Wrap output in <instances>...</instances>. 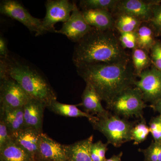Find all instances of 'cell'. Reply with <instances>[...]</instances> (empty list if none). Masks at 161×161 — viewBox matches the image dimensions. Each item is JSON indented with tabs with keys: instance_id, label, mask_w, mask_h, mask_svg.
<instances>
[{
	"instance_id": "1",
	"label": "cell",
	"mask_w": 161,
	"mask_h": 161,
	"mask_svg": "<svg viewBox=\"0 0 161 161\" xmlns=\"http://www.w3.org/2000/svg\"><path fill=\"white\" fill-rule=\"evenodd\" d=\"M78 75L92 85L102 100L108 106L136 81V73L131 61L121 64L98 63L76 66Z\"/></svg>"
},
{
	"instance_id": "2",
	"label": "cell",
	"mask_w": 161,
	"mask_h": 161,
	"mask_svg": "<svg viewBox=\"0 0 161 161\" xmlns=\"http://www.w3.org/2000/svg\"><path fill=\"white\" fill-rule=\"evenodd\" d=\"M73 60L75 66L98 63L121 64L130 61L113 30L94 28L76 43Z\"/></svg>"
},
{
	"instance_id": "3",
	"label": "cell",
	"mask_w": 161,
	"mask_h": 161,
	"mask_svg": "<svg viewBox=\"0 0 161 161\" xmlns=\"http://www.w3.org/2000/svg\"><path fill=\"white\" fill-rule=\"evenodd\" d=\"M7 75L17 82L31 98L46 104L47 107L57 100V95L41 74L14 59H6Z\"/></svg>"
},
{
	"instance_id": "4",
	"label": "cell",
	"mask_w": 161,
	"mask_h": 161,
	"mask_svg": "<svg viewBox=\"0 0 161 161\" xmlns=\"http://www.w3.org/2000/svg\"><path fill=\"white\" fill-rule=\"evenodd\" d=\"M95 130L105 136L108 143L115 147L132 141L131 132L134 125L118 115L110 113L101 116H95L90 121Z\"/></svg>"
},
{
	"instance_id": "5",
	"label": "cell",
	"mask_w": 161,
	"mask_h": 161,
	"mask_svg": "<svg viewBox=\"0 0 161 161\" xmlns=\"http://www.w3.org/2000/svg\"><path fill=\"white\" fill-rule=\"evenodd\" d=\"M146 107L142 95L136 87L124 91L108 106L118 116L138 118L142 117L143 110Z\"/></svg>"
},
{
	"instance_id": "6",
	"label": "cell",
	"mask_w": 161,
	"mask_h": 161,
	"mask_svg": "<svg viewBox=\"0 0 161 161\" xmlns=\"http://www.w3.org/2000/svg\"><path fill=\"white\" fill-rule=\"evenodd\" d=\"M0 12L19 21L27 27L30 31L35 32L36 36L46 32L42 25V20L34 17L28 10L17 1L4 0L0 4Z\"/></svg>"
},
{
	"instance_id": "7",
	"label": "cell",
	"mask_w": 161,
	"mask_h": 161,
	"mask_svg": "<svg viewBox=\"0 0 161 161\" xmlns=\"http://www.w3.org/2000/svg\"><path fill=\"white\" fill-rule=\"evenodd\" d=\"M31 98L14 79L8 76L0 81V109L23 108Z\"/></svg>"
},
{
	"instance_id": "8",
	"label": "cell",
	"mask_w": 161,
	"mask_h": 161,
	"mask_svg": "<svg viewBox=\"0 0 161 161\" xmlns=\"http://www.w3.org/2000/svg\"><path fill=\"white\" fill-rule=\"evenodd\" d=\"M76 4L68 0H48L45 3L46 13L42 20L45 31L54 32V25L58 22H66L69 19Z\"/></svg>"
},
{
	"instance_id": "9",
	"label": "cell",
	"mask_w": 161,
	"mask_h": 161,
	"mask_svg": "<svg viewBox=\"0 0 161 161\" xmlns=\"http://www.w3.org/2000/svg\"><path fill=\"white\" fill-rule=\"evenodd\" d=\"M134 85L141 91L144 101L152 103L161 98V71L153 66L143 71Z\"/></svg>"
},
{
	"instance_id": "10",
	"label": "cell",
	"mask_w": 161,
	"mask_h": 161,
	"mask_svg": "<svg viewBox=\"0 0 161 161\" xmlns=\"http://www.w3.org/2000/svg\"><path fill=\"white\" fill-rule=\"evenodd\" d=\"M94 28L88 24L82 12L79 10L76 5L69 19L56 32L65 35L73 42L77 43Z\"/></svg>"
},
{
	"instance_id": "11",
	"label": "cell",
	"mask_w": 161,
	"mask_h": 161,
	"mask_svg": "<svg viewBox=\"0 0 161 161\" xmlns=\"http://www.w3.org/2000/svg\"><path fill=\"white\" fill-rule=\"evenodd\" d=\"M158 1L119 0L114 12L118 15H130L143 23H148L152 16L153 7Z\"/></svg>"
},
{
	"instance_id": "12",
	"label": "cell",
	"mask_w": 161,
	"mask_h": 161,
	"mask_svg": "<svg viewBox=\"0 0 161 161\" xmlns=\"http://www.w3.org/2000/svg\"><path fill=\"white\" fill-rule=\"evenodd\" d=\"M42 132L32 128H25L10 135L12 141L33 157L39 159V144Z\"/></svg>"
},
{
	"instance_id": "13",
	"label": "cell",
	"mask_w": 161,
	"mask_h": 161,
	"mask_svg": "<svg viewBox=\"0 0 161 161\" xmlns=\"http://www.w3.org/2000/svg\"><path fill=\"white\" fill-rule=\"evenodd\" d=\"M39 159L68 161L64 145H61L42 132L39 141Z\"/></svg>"
},
{
	"instance_id": "14",
	"label": "cell",
	"mask_w": 161,
	"mask_h": 161,
	"mask_svg": "<svg viewBox=\"0 0 161 161\" xmlns=\"http://www.w3.org/2000/svg\"><path fill=\"white\" fill-rule=\"evenodd\" d=\"M46 104L34 98H31L23 106L25 128H32L42 132L43 114Z\"/></svg>"
},
{
	"instance_id": "15",
	"label": "cell",
	"mask_w": 161,
	"mask_h": 161,
	"mask_svg": "<svg viewBox=\"0 0 161 161\" xmlns=\"http://www.w3.org/2000/svg\"><path fill=\"white\" fill-rule=\"evenodd\" d=\"M85 19L90 26L101 31L113 30L115 20L111 12L102 9L83 10Z\"/></svg>"
},
{
	"instance_id": "16",
	"label": "cell",
	"mask_w": 161,
	"mask_h": 161,
	"mask_svg": "<svg viewBox=\"0 0 161 161\" xmlns=\"http://www.w3.org/2000/svg\"><path fill=\"white\" fill-rule=\"evenodd\" d=\"M81 99L80 105L83 107L85 112L88 114L92 115L95 114L97 116H101L109 113L103 106L100 96L89 83H86Z\"/></svg>"
},
{
	"instance_id": "17",
	"label": "cell",
	"mask_w": 161,
	"mask_h": 161,
	"mask_svg": "<svg viewBox=\"0 0 161 161\" xmlns=\"http://www.w3.org/2000/svg\"><path fill=\"white\" fill-rule=\"evenodd\" d=\"M93 136L69 145H64L68 161H92L90 149Z\"/></svg>"
},
{
	"instance_id": "18",
	"label": "cell",
	"mask_w": 161,
	"mask_h": 161,
	"mask_svg": "<svg viewBox=\"0 0 161 161\" xmlns=\"http://www.w3.org/2000/svg\"><path fill=\"white\" fill-rule=\"evenodd\" d=\"M23 108L0 109V119L5 123L10 135L25 128Z\"/></svg>"
},
{
	"instance_id": "19",
	"label": "cell",
	"mask_w": 161,
	"mask_h": 161,
	"mask_svg": "<svg viewBox=\"0 0 161 161\" xmlns=\"http://www.w3.org/2000/svg\"><path fill=\"white\" fill-rule=\"evenodd\" d=\"M0 161H36L31 155L11 141L0 149Z\"/></svg>"
},
{
	"instance_id": "20",
	"label": "cell",
	"mask_w": 161,
	"mask_h": 161,
	"mask_svg": "<svg viewBox=\"0 0 161 161\" xmlns=\"http://www.w3.org/2000/svg\"><path fill=\"white\" fill-rule=\"evenodd\" d=\"M47 108L58 115L73 118L86 117L90 122L94 119L95 117L94 115L81 111L76 105L62 103L57 100L52 102Z\"/></svg>"
},
{
	"instance_id": "21",
	"label": "cell",
	"mask_w": 161,
	"mask_h": 161,
	"mask_svg": "<svg viewBox=\"0 0 161 161\" xmlns=\"http://www.w3.org/2000/svg\"><path fill=\"white\" fill-rule=\"evenodd\" d=\"M136 32L137 47L149 53L156 41L153 30L150 26L142 25Z\"/></svg>"
},
{
	"instance_id": "22",
	"label": "cell",
	"mask_w": 161,
	"mask_h": 161,
	"mask_svg": "<svg viewBox=\"0 0 161 161\" xmlns=\"http://www.w3.org/2000/svg\"><path fill=\"white\" fill-rule=\"evenodd\" d=\"M142 21L130 15L118 14L115 20V27L119 32H136L142 25Z\"/></svg>"
},
{
	"instance_id": "23",
	"label": "cell",
	"mask_w": 161,
	"mask_h": 161,
	"mask_svg": "<svg viewBox=\"0 0 161 161\" xmlns=\"http://www.w3.org/2000/svg\"><path fill=\"white\" fill-rule=\"evenodd\" d=\"M148 53L144 50L136 47L132 53V64L136 75L139 76L143 71L148 68L151 62Z\"/></svg>"
},
{
	"instance_id": "24",
	"label": "cell",
	"mask_w": 161,
	"mask_h": 161,
	"mask_svg": "<svg viewBox=\"0 0 161 161\" xmlns=\"http://www.w3.org/2000/svg\"><path fill=\"white\" fill-rule=\"evenodd\" d=\"M119 0H82L79 6L83 10L102 9L114 11Z\"/></svg>"
},
{
	"instance_id": "25",
	"label": "cell",
	"mask_w": 161,
	"mask_h": 161,
	"mask_svg": "<svg viewBox=\"0 0 161 161\" xmlns=\"http://www.w3.org/2000/svg\"><path fill=\"white\" fill-rule=\"evenodd\" d=\"M150 133L149 127L147 125L144 119L140 123L135 125L132 128L131 132L132 141L134 145H138L146 140Z\"/></svg>"
},
{
	"instance_id": "26",
	"label": "cell",
	"mask_w": 161,
	"mask_h": 161,
	"mask_svg": "<svg viewBox=\"0 0 161 161\" xmlns=\"http://www.w3.org/2000/svg\"><path fill=\"white\" fill-rule=\"evenodd\" d=\"M148 23L155 36H161V1H158L153 7L152 16Z\"/></svg>"
},
{
	"instance_id": "27",
	"label": "cell",
	"mask_w": 161,
	"mask_h": 161,
	"mask_svg": "<svg viewBox=\"0 0 161 161\" xmlns=\"http://www.w3.org/2000/svg\"><path fill=\"white\" fill-rule=\"evenodd\" d=\"M108 143H103L101 141L93 143L91 146L90 154L92 161H105Z\"/></svg>"
},
{
	"instance_id": "28",
	"label": "cell",
	"mask_w": 161,
	"mask_h": 161,
	"mask_svg": "<svg viewBox=\"0 0 161 161\" xmlns=\"http://www.w3.org/2000/svg\"><path fill=\"white\" fill-rule=\"evenodd\" d=\"M139 151L143 153L144 161H161V143L153 142L147 149Z\"/></svg>"
},
{
	"instance_id": "29",
	"label": "cell",
	"mask_w": 161,
	"mask_h": 161,
	"mask_svg": "<svg viewBox=\"0 0 161 161\" xmlns=\"http://www.w3.org/2000/svg\"><path fill=\"white\" fill-rule=\"evenodd\" d=\"M119 41L122 46L125 48L132 49L137 47V32H120Z\"/></svg>"
},
{
	"instance_id": "30",
	"label": "cell",
	"mask_w": 161,
	"mask_h": 161,
	"mask_svg": "<svg viewBox=\"0 0 161 161\" xmlns=\"http://www.w3.org/2000/svg\"><path fill=\"white\" fill-rule=\"evenodd\" d=\"M149 125L150 133L154 142L161 143V115L151 119Z\"/></svg>"
},
{
	"instance_id": "31",
	"label": "cell",
	"mask_w": 161,
	"mask_h": 161,
	"mask_svg": "<svg viewBox=\"0 0 161 161\" xmlns=\"http://www.w3.org/2000/svg\"><path fill=\"white\" fill-rule=\"evenodd\" d=\"M150 52L151 62L153 66L161 71V42L156 40Z\"/></svg>"
},
{
	"instance_id": "32",
	"label": "cell",
	"mask_w": 161,
	"mask_h": 161,
	"mask_svg": "<svg viewBox=\"0 0 161 161\" xmlns=\"http://www.w3.org/2000/svg\"><path fill=\"white\" fill-rule=\"evenodd\" d=\"M11 140L7 127L2 119H0V149Z\"/></svg>"
},
{
	"instance_id": "33",
	"label": "cell",
	"mask_w": 161,
	"mask_h": 161,
	"mask_svg": "<svg viewBox=\"0 0 161 161\" xmlns=\"http://www.w3.org/2000/svg\"><path fill=\"white\" fill-rule=\"evenodd\" d=\"M0 57L2 59H7L9 58L6 40L2 36L0 37Z\"/></svg>"
},
{
	"instance_id": "34",
	"label": "cell",
	"mask_w": 161,
	"mask_h": 161,
	"mask_svg": "<svg viewBox=\"0 0 161 161\" xmlns=\"http://www.w3.org/2000/svg\"><path fill=\"white\" fill-rule=\"evenodd\" d=\"M150 107L154 111L159 112L160 115H161V98L153 103Z\"/></svg>"
},
{
	"instance_id": "35",
	"label": "cell",
	"mask_w": 161,
	"mask_h": 161,
	"mask_svg": "<svg viewBox=\"0 0 161 161\" xmlns=\"http://www.w3.org/2000/svg\"><path fill=\"white\" fill-rule=\"evenodd\" d=\"M123 153L120 152L117 155L112 156L110 158L106 159L105 161H121V158L122 156Z\"/></svg>"
},
{
	"instance_id": "36",
	"label": "cell",
	"mask_w": 161,
	"mask_h": 161,
	"mask_svg": "<svg viewBox=\"0 0 161 161\" xmlns=\"http://www.w3.org/2000/svg\"><path fill=\"white\" fill-rule=\"evenodd\" d=\"M37 161H50L45 160H43V159H40V160H37Z\"/></svg>"
}]
</instances>
